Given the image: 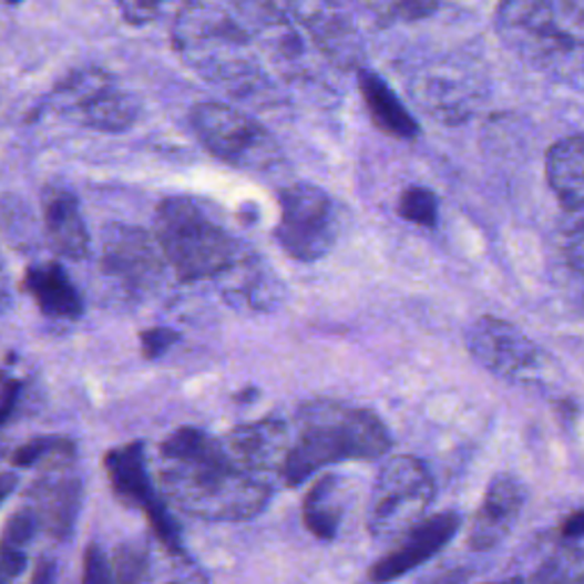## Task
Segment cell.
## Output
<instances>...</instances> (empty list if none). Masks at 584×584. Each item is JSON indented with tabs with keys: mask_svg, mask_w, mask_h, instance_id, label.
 <instances>
[{
	"mask_svg": "<svg viewBox=\"0 0 584 584\" xmlns=\"http://www.w3.org/2000/svg\"><path fill=\"white\" fill-rule=\"evenodd\" d=\"M161 489L176 510L208 523L249 521L271 498L269 480L243 469L222 439L189 424L161 445Z\"/></svg>",
	"mask_w": 584,
	"mask_h": 584,
	"instance_id": "cell-1",
	"label": "cell"
},
{
	"mask_svg": "<svg viewBox=\"0 0 584 584\" xmlns=\"http://www.w3.org/2000/svg\"><path fill=\"white\" fill-rule=\"evenodd\" d=\"M393 448L386 422L370 409L342 402L304 404L290 430L281 480L299 486L310 475L340 461H372Z\"/></svg>",
	"mask_w": 584,
	"mask_h": 584,
	"instance_id": "cell-2",
	"label": "cell"
},
{
	"mask_svg": "<svg viewBox=\"0 0 584 584\" xmlns=\"http://www.w3.org/2000/svg\"><path fill=\"white\" fill-rule=\"evenodd\" d=\"M172 42L187 66L228 94L254 96L267 90L252 37L228 10L189 0L176 14Z\"/></svg>",
	"mask_w": 584,
	"mask_h": 584,
	"instance_id": "cell-3",
	"label": "cell"
},
{
	"mask_svg": "<svg viewBox=\"0 0 584 584\" xmlns=\"http://www.w3.org/2000/svg\"><path fill=\"white\" fill-rule=\"evenodd\" d=\"M153 238L165 263L187 284L224 275L240 260L236 238L189 197L161 202L153 219Z\"/></svg>",
	"mask_w": 584,
	"mask_h": 584,
	"instance_id": "cell-4",
	"label": "cell"
},
{
	"mask_svg": "<svg viewBox=\"0 0 584 584\" xmlns=\"http://www.w3.org/2000/svg\"><path fill=\"white\" fill-rule=\"evenodd\" d=\"M553 0H500L498 32L514 51L543 69L580 71V14Z\"/></svg>",
	"mask_w": 584,
	"mask_h": 584,
	"instance_id": "cell-5",
	"label": "cell"
},
{
	"mask_svg": "<svg viewBox=\"0 0 584 584\" xmlns=\"http://www.w3.org/2000/svg\"><path fill=\"white\" fill-rule=\"evenodd\" d=\"M437 484L416 457H391L372 484L366 525L377 543H396L434 502Z\"/></svg>",
	"mask_w": 584,
	"mask_h": 584,
	"instance_id": "cell-6",
	"label": "cell"
},
{
	"mask_svg": "<svg viewBox=\"0 0 584 584\" xmlns=\"http://www.w3.org/2000/svg\"><path fill=\"white\" fill-rule=\"evenodd\" d=\"M189 126L202 146L224 165L263 172L281 161V148L271 133L252 114L233 105L197 103L189 110Z\"/></svg>",
	"mask_w": 584,
	"mask_h": 584,
	"instance_id": "cell-7",
	"label": "cell"
},
{
	"mask_svg": "<svg viewBox=\"0 0 584 584\" xmlns=\"http://www.w3.org/2000/svg\"><path fill=\"white\" fill-rule=\"evenodd\" d=\"M279 224L275 238L295 260L316 263L338 240V217L329 194L314 183H295L279 192Z\"/></svg>",
	"mask_w": 584,
	"mask_h": 584,
	"instance_id": "cell-8",
	"label": "cell"
},
{
	"mask_svg": "<svg viewBox=\"0 0 584 584\" xmlns=\"http://www.w3.org/2000/svg\"><path fill=\"white\" fill-rule=\"evenodd\" d=\"M103 469L120 502L131 510L142 512L153 534L158 536V541L165 546V551L176 560H185L181 530L170 512V502L161 498V493L155 491L148 478L144 443L133 441L120 448H112L103 457Z\"/></svg>",
	"mask_w": 584,
	"mask_h": 584,
	"instance_id": "cell-9",
	"label": "cell"
},
{
	"mask_svg": "<svg viewBox=\"0 0 584 584\" xmlns=\"http://www.w3.org/2000/svg\"><path fill=\"white\" fill-rule=\"evenodd\" d=\"M60 94L64 96L66 107L75 114V120L94 131H129L140 114L135 96L101 69L75 71L66 78Z\"/></svg>",
	"mask_w": 584,
	"mask_h": 584,
	"instance_id": "cell-10",
	"label": "cell"
},
{
	"mask_svg": "<svg viewBox=\"0 0 584 584\" xmlns=\"http://www.w3.org/2000/svg\"><path fill=\"white\" fill-rule=\"evenodd\" d=\"M165 258L148 230L131 224H110L103 233L101 267L129 293H151L161 286Z\"/></svg>",
	"mask_w": 584,
	"mask_h": 584,
	"instance_id": "cell-11",
	"label": "cell"
},
{
	"mask_svg": "<svg viewBox=\"0 0 584 584\" xmlns=\"http://www.w3.org/2000/svg\"><path fill=\"white\" fill-rule=\"evenodd\" d=\"M465 347L482 368L508 381H527L541 368L534 340L516 325L493 316H482L465 329Z\"/></svg>",
	"mask_w": 584,
	"mask_h": 584,
	"instance_id": "cell-12",
	"label": "cell"
},
{
	"mask_svg": "<svg viewBox=\"0 0 584 584\" xmlns=\"http://www.w3.org/2000/svg\"><path fill=\"white\" fill-rule=\"evenodd\" d=\"M297 25L331 62L338 66H357L361 60V34L347 12L345 0H286Z\"/></svg>",
	"mask_w": 584,
	"mask_h": 584,
	"instance_id": "cell-13",
	"label": "cell"
},
{
	"mask_svg": "<svg viewBox=\"0 0 584 584\" xmlns=\"http://www.w3.org/2000/svg\"><path fill=\"white\" fill-rule=\"evenodd\" d=\"M459 530H461V516L457 512H443L430 519L422 516L396 541L398 543L396 551L375 562V566L368 573V580L391 582L411 573L413 568L437 557L457 536Z\"/></svg>",
	"mask_w": 584,
	"mask_h": 584,
	"instance_id": "cell-14",
	"label": "cell"
},
{
	"mask_svg": "<svg viewBox=\"0 0 584 584\" xmlns=\"http://www.w3.org/2000/svg\"><path fill=\"white\" fill-rule=\"evenodd\" d=\"M73 461L47 465V475L39 478L28 493L39 527L60 541L73 532L83 500V484L73 471Z\"/></svg>",
	"mask_w": 584,
	"mask_h": 584,
	"instance_id": "cell-15",
	"label": "cell"
},
{
	"mask_svg": "<svg viewBox=\"0 0 584 584\" xmlns=\"http://www.w3.org/2000/svg\"><path fill=\"white\" fill-rule=\"evenodd\" d=\"M224 3L247 30L254 47H260L284 64H297L301 60V37L279 0H224Z\"/></svg>",
	"mask_w": 584,
	"mask_h": 584,
	"instance_id": "cell-16",
	"label": "cell"
},
{
	"mask_svg": "<svg viewBox=\"0 0 584 584\" xmlns=\"http://www.w3.org/2000/svg\"><path fill=\"white\" fill-rule=\"evenodd\" d=\"M222 441L243 469L271 482V478H281L284 471L290 448V424L279 418H265L236 427Z\"/></svg>",
	"mask_w": 584,
	"mask_h": 584,
	"instance_id": "cell-17",
	"label": "cell"
},
{
	"mask_svg": "<svg viewBox=\"0 0 584 584\" xmlns=\"http://www.w3.org/2000/svg\"><path fill=\"white\" fill-rule=\"evenodd\" d=\"M525 486L514 475H495L484 493L480 510L469 530V549L475 553H489L512 534L516 527L523 504Z\"/></svg>",
	"mask_w": 584,
	"mask_h": 584,
	"instance_id": "cell-18",
	"label": "cell"
},
{
	"mask_svg": "<svg viewBox=\"0 0 584 584\" xmlns=\"http://www.w3.org/2000/svg\"><path fill=\"white\" fill-rule=\"evenodd\" d=\"M42 208L51 247L64 258L83 260L90 254V233L75 194L66 187H49Z\"/></svg>",
	"mask_w": 584,
	"mask_h": 584,
	"instance_id": "cell-19",
	"label": "cell"
},
{
	"mask_svg": "<svg viewBox=\"0 0 584 584\" xmlns=\"http://www.w3.org/2000/svg\"><path fill=\"white\" fill-rule=\"evenodd\" d=\"M23 288L44 316L55 320H78L83 316V297L58 263H42L25 269Z\"/></svg>",
	"mask_w": 584,
	"mask_h": 584,
	"instance_id": "cell-20",
	"label": "cell"
},
{
	"mask_svg": "<svg viewBox=\"0 0 584 584\" xmlns=\"http://www.w3.org/2000/svg\"><path fill=\"white\" fill-rule=\"evenodd\" d=\"M357 78H359V92L372 124L393 140H402V142L416 140L420 133L418 122L404 107V103L398 99L393 88L388 85L381 75L363 66H359Z\"/></svg>",
	"mask_w": 584,
	"mask_h": 584,
	"instance_id": "cell-21",
	"label": "cell"
},
{
	"mask_svg": "<svg viewBox=\"0 0 584 584\" xmlns=\"http://www.w3.org/2000/svg\"><path fill=\"white\" fill-rule=\"evenodd\" d=\"M546 178L560 206L580 215L584 206V140L580 133L562 137L546 153Z\"/></svg>",
	"mask_w": 584,
	"mask_h": 584,
	"instance_id": "cell-22",
	"label": "cell"
},
{
	"mask_svg": "<svg viewBox=\"0 0 584 584\" xmlns=\"http://www.w3.org/2000/svg\"><path fill=\"white\" fill-rule=\"evenodd\" d=\"M301 519L306 530L320 541H334L345 519V482L338 475H322L304 498Z\"/></svg>",
	"mask_w": 584,
	"mask_h": 584,
	"instance_id": "cell-23",
	"label": "cell"
},
{
	"mask_svg": "<svg viewBox=\"0 0 584 584\" xmlns=\"http://www.w3.org/2000/svg\"><path fill=\"white\" fill-rule=\"evenodd\" d=\"M75 459V443L66 437H37L14 450L12 463L28 469V465H51Z\"/></svg>",
	"mask_w": 584,
	"mask_h": 584,
	"instance_id": "cell-24",
	"label": "cell"
},
{
	"mask_svg": "<svg viewBox=\"0 0 584 584\" xmlns=\"http://www.w3.org/2000/svg\"><path fill=\"white\" fill-rule=\"evenodd\" d=\"M112 582L133 584L151 580V564H148V546L144 541H126L116 546L110 560Z\"/></svg>",
	"mask_w": 584,
	"mask_h": 584,
	"instance_id": "cell-25",
	"label": "cell"
},
{
	"mask_svg": "<svg viewBox=\"0 0 584 584\" xmlns=\"http://www.w3.org/2000/svg\"><path fill=\"white\" fill-rule=\"evenodd\" d=\"M398 215L416 226L434 228L439 224V199L430 187L411 185L400 194Z\"/></svg>",
	"mask_w": 584,
	"mask_h": 584,
	"instance_id": "cell-26",
	"label": "cell"
},
{
	"mask_svg": "<svg viewBox=\"0 0 584 584\" xmlns=\"http://www.w3.org/2000/svg\"><path fill=\"white\" fill-rule=\"evenodd\" d=\"M37 527H39V521H37L32 508L17 510L10 516V521L6 523L3 534H0V549L23 553V546L34 536Z\"/></svg>",
	"mask_w": 584,
	"mask_h": 584,
	"instance_id": "cell-27",
	"label": "cell"
},
{
	"mask_svg": "<svg viewBox=\"0 0 584 584\" xmlns=\"http://www.w3.org/2000/svg\"><path fill=\"white\" fill-rule=\"evenodd\" d=\"M170 0H116L122 17L131 25H148L158 21Z\"/></svg>",
	"mask_w": 584,
	"mask_h": 584,
	"instance_id": "cell-28",
	"label": "cell"
},
{
	"mask_svg": "<svg viewBox=\"0 0 584 584\" xmlns=\"http://www.w3.org/2000/svg\"><path fill=\"white\" fill-rule=\"evenodd\" d=\"M181 340V334L170 329V327H153L140 334V345H142V355L148 361L161 359L165 352L174 347V342Z\"/></svg>",
	"mask_w": 584,
	"mask_h": 584,
	"instance_id": "cell-29",
	"label": "cell"
},
{
	"mask_svg": "<svg viewBox=\"0 0 584 584\" xmlns=\"http://www.w3.org/2000/svg\"><path fill=\"white\" fill-rule=\"evenodd\" d=\"M83 582L96 584V582H112V571H110V560L105 553L92 543L85 553V568H83Z\"/></svg>",
	"mask_w": 584,
	"mask_h": 584,
	"instance_id": "cell-30",
	"label": "cell"
},
{
	"mask_svg": "<svg viewBox=\"0 0 584 584\" xmlns=\"http://www.w3.org/2000/svg\"><path fill=\"white\" fill-rule=\"evenodd\" d=\"M19 398H21V383L17 379H6L3 388H0V427L10 420Z\"/></svg>",
	"mask_w": 584,
	"mask_h": 584,
	"instance_id": "cell-31",
	"label": "cell"
},
{
	"mask_svg": "<svg viewBox=\"0 0 584 584\" xmlns=\"http://www.w3.org/2000/svg\"><path fill=\"white\" fill-rule=\"evenodd\" d=\"M25 564H28V560L23 553L0 549V582H10V580L19 577L23 573Z\"/></svg>",
	"mask_w": 584,
	"mask_h": 584,
	"instance_id": "cell-32",
	"label": "cell"
},
{
	"mask_svg": "<svg viewBox=\"0 0 584 584\" xmlns=\"http://www.w3.org/2000/svg\"><path fill=\"white\" fill-rule=\"evenodd\" d=\"M582 534H584V512L575 510L557 527V539L566 543H582Z\"/></svg>",
	"mask_w": 584,
	"mask_h": 584,
	"instance_id": "cell-33",
	"label": "cell"
},
{
	"mask_svg": "<svg viewBox=\"0 0 584 584\" xmlns=\"http://www.w3.org/2000/svg\"><path fill=\"white\" fill-rule=\"evenodd\" d=\"M55 577V571H53V564L42 560L37 566V571L32 573V582H51Z\"/></svg>",
	"mask_w": 584,
	"mask_h": 584,
	"instance_id": "cell-34",
	"label": "cell"
},
{
	"mask_svg": "<svg viewBox=\"0 0 584 584\" xmlns=\"http://www.w3.org/2000/svg\"><path fill=\"white\" fill-rule=\"evenodd\" d=\"M14 486H17L14 475H8V473L0 475V504H3V500L14 491Z\"/></svg>",
	"mask_w": 584,
	"mask_h": 584,
	"instance_id": "cell-35",
	"label": "cell"
},
{
	"mask_svg": "<svg viewBox=\"0 0 584 584\" xmlns=\"http://www.w3.org/2000/svg\"><path fill=\"white\" fill-rule=\"evenodd\" d=\"M10 301V295H8V284H6V269H3V263H0V308H6Z\"/></svg>",
	"mask_w": 584,
	"mask_h": 584,
	"instance_id": "cell-36",
	"label": "cell"
}]
</instances>
